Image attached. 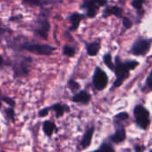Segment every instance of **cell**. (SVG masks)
Returning <instances> with one entry per match:
<instances>
[{
    "label": "cell",
    "mask_w": 152,
    "mask_h": 152,
    "mask_svg": "<svg viewBox=\"0 0 152 152\" xmlns=\"http://www.w3.org/2000/svg\"><path fill=\"white\" fill-rule=\"evenodd\" d=\"M9 46L15 51H27L36 55H44L49 56L51 55L56 47L47 45V44H36L30 41H18V38L14 39L9 44Z\"/></svg>",
    "instance_id": "1"
},
{
    "label": "cell",
    "mask_w": 152,
    "mask_h": 152,
    "mask_svg": "<svg viewBox=\"0 0 152 152\" xmlns=\"http://www.w3.org/2000/svg\"><path fill=\"white\" fill-rule=\"evenodd\" d=\"M139 65V62L137 61L133 60H128V61H121V59L117 56L116 58V63H115V73L116 76V80L114 83L115 87L120 86L124 81L129 77V72L132 69H134Z\"/></svg>",
    "instance_id": "2"
},
{
    "label": "cell",
    "mask_w": 152,
    "mask_h": 152,
    "mask_svg": "<svg viewBox=\"0 0 152 152\" xmlns=\"http://www.w3.org/2000/svg\"><path fill=\"white\" fill-rule=\"evenodd\" d=\"M32 63V58L25 55H13V59L11 63L12 69L13 71L14 77H24L29 75L30 71V66Z\"/></svg>",
    "instance_id": "3"
},
{
    "label": "cell",
    "mask_w": 152,
    "mask_h": 152,
    "mask_svg": "<svg viewBox=\"0 0 152 152\" xmlns=\"http://www.w3.org/2000/svg\"><path fill=\"white\" fill-rule=\"evenodd\" d=\"M47 16V14L45 13L44 10L42 9L39 12V17L34 20V28L32 29L35 36L45 40L47 39V36L51 27Z\"/></svg>",
    "instance_id": "4"
},
{
    "label": "cell",
    "mask_w": 152,
    "mask_h": 152,
    "mask_svg": "<svg viewBox=\"0 0 152 152\" xmlns=\"http://www.w3.org/2000/svg\"><path fill=\"white\" fill-rule=\"evenodd\" d=\"M151 44L152 39L151 38L139 37L133 44L130 49V53L135 56H144L149 53Z\"/></svg>",
    "instance_id": "5"
},
{
    "label": "cell",
    "mask_w": 152,
    "mask_h": 152,
    "mask_svg": "<svg viewBox=\"0 0 152 152\" xmlns=\"http://www.w3.org/2000/svg\"><path fill=\"white\" fill-rule=\"evenodd\" d=\"M108 4V0H83L81 4V8L86 11L88 18L96 17L99 7H102Z\"/></svg>",
    "instance_id": "6"
},
{
    "label": "cell",
    "mask_w": 152,
    "mask_h": 152,
    "mask_svg": "<svg viewBox=\"0 0 152 152\" xmlns=\"http://www.w3.org/2000/svg\"><path fill=\"white\" fill-rule=\"evenodd\" d=\"M93 85L97 90H103L106 88L108 83V77L106 72L99 67H97L95 69L93 77H92Z\"/></svg>",
    "instance_id": "7"
},
{
    "label": "cell",
    "mask_w": 152,
    "mask_h": 152,
    "mask_svg": "<svg viewBox=\"0 0 152 152\" xmlns=\"http://www.w3.org/2000/svg\"><path fill=\"white\" fill-rule=\"evenodd\" d=\"M134 117L136 122L142 128H147L150 124L149 119V111L142 106H136L134 109Z\"/></svg>",
    "instance_id": "8"
},
{
    "label": "cell",
    "mask_w": 152,
    "mask_h": 152,
    "mask_svg": "<svg viewBox=\"0 0 152 152\" xmlns=\"http://www.w3.org/2000/svg\"><path fill=\"white\" fill-rule=\"evenodd\" d=\"M22 3L26 6H39L43 8L44 5L60 4L62 0H22Z\"/></svg>",
    "instance_id": "9"
},
{
    "label": "cell",
    "mask_w": 152,
    "mask_h": 152,
    "mask_svg": "<svg viewBox=\"0 0 152 152\" xmlns=\"http://www.w3.org/2000/svg\"><path fill=\"white\" fill-rule=\"evenodd\" d=\"M124 10L121 7L113 5V6H108L104 9L103 12H102V16L104 18L108 17L110 15H114L117 18L123 19L124 18Z\"/></svg>",
    "instance_id": "10"
},
{
    "label": "cell",
    "mask_w": 152,
    "mask_h": 152,
    "mask_svg": "<svg viewBox=\"0 0 152 152\" xmlns=\"http://www.w3.org/2000/svg\"><path fill=\"white\" fill-rule=\"evenodd\" d=\"M84 18V15L82 14V13H79V12H73L72 13L68 19L71 22V26L69 28V30L70 31H75L78 29L80 24H81V21L82 20V19Z\"/></svg>",
    "instance_id": "11"
},
{
    "label": "cell",
    "mask_w": 152,
    "mask_h": 152,
    "mask_svg": "<svg viewBox=\"0 0 152 152\" xmlns=\"http://www.w3.org/2000/svg\"><path fill=\"white\" fill-rule=\"evenodd\" d=\"M85 46L88 55L96 56L100 50L101 45L99 42H90V43H86Z\"/></svg>",
    "instance_id": "12"
},
{
    "label": "cell",
    "mask_w": 152,
    "mask_h": 152,
    "mask_svg": "<svg viewBox=\"0 0 152 152\" xmlns=\"http://www.w3.org/2000/svg\"><path fill=\"white\" fill-rule=\"evenodd\" d=\"M90 100V95L85 92V91H81L80 93L76 94L73 98V101L74 102H80V103H88Z\"/></svg>",
    "instance_id": "13"
},
{
    "label": "cell",
    "mask_w": 152,
    "mask_h": 152,
    "mask_svg": "<svg viewBox=\"0 0 152 152\" xmlns=\"http://www.w3.org/2000/svg\"><path fill=\"white\" fill-rule=\"evenodd\" d=\"M93 132H94V128H90L89 130L86 131L83 139L82 141V146L83 149H86L90 146V142H91V139H92V135H93Z\"/></svg>",
    "instance_id": "14"
},
{
    "label": "cell",
    "mask_w": 152,
    "mask_h": 152,
    "mask_svg": "<svg viewBox=\"0 0 152 152\" xmlns=\"http://www.w3.org/2000/svg\"><path fill=\"white\" fill-rule=\"evenodd\" d=\"M48 108H49V110H54V111L56 112V118L61 117L65 111L68 110V107H67V106L62 105V104H60V103H56V104H54L53 106L48 107Z\"/></svg>",
    "instance_id": "15"
},
{
    "label": "cell",
    "mask_w": 152,
    "mask_h": 152,
    "mask_svg": "<svg viewBox=\"0 0 152 152\" xmlns=\"http://www.w3.org/2000/svg\"><path fill=\"white\" fill-rule=\"evenodd\" d=\"M43 132L47 136H51L56 129V125L51 121H45L43 123Z\"/></svg>",
    "instance_id": "16"
},
{
    "label": "cell",
    "mask_w": 152,
    "mask_h": 152,
    "mask_svg": "<svg viewBox=\"0 0 152 152\" xmlns=\"http://www.w3.org/2000/svg\"><path fill=\"white\" fill-rule=\"evenodd\" d=\"M125 139V129L117 130L116 132V134L111 136V140L116 143H120V142H124Z\"/></svg>",
    "instance_id": "17"
},
{
    "label": "cell",
    "mask_w": 152,
    "mask_h": 152,
    "mask_svg": "<svg viewBox=\"0 0 152 152\" xmlns=\"http://www.w3.org/2000/svg\"><path fill=\"white\" fill-rule=\"evenodd\" d=\"M103 61L104 63L106 64V66L111 69V70H114L115 69V64L113 63V61H112V56L110 53H106L104 56H103Z\"/></svg>",
    "instance_id": "18"
},
{
    "label": "cell",
    "mask_w": 152,
    "mask_h": 152,
    "mask_svg": "<svg viewBox=\"0 0 152 152\" xmlns=\"http://www.w3.org/2000/svg\"><path fill=\"white\" fill-rule=\"evenodd\" d=\"M4 114H5V117L7 119L11 120L13 123H14V121H15V111H14L13 107H9V108L4 109Z\"/></svg>",
    "instance_id": "19"
},
{
    "label": "cell",
    "mask_w": 152,
    "mask_h": 152,
    "mask_svg": "<svg viewBox=\"0 0 152 152\" xmlns=\"http://www.w3.org/2000/svg\"><path fill=\"white\" fill-rule=\"evenodd\" d=\"M63 54L68 57H73L75 55V49L73 46L65 45L63 47Z\"/></svg>",
    "instance_id": "20"
},
{
    "label": "cell",
    "mask_w": 152,
    "mask_h": 152,
    "mask_svg": "<svg viewBox=\"0 0 152 152\" xmlns=\"http://www.w3.org/2000/svg\"><path fill=\"white\" fill-rule=\"evenodd\" d=\"M144 2H145V0H133L131 2V4L134 9H136L137 11H140V10H142Z\"/></svg>",
    "instance_id": "21"
},
{
    "label": "cell",
    "mask_w": 152,
    "mask_h": 152,
    "mask_svg": "<svg viewBox=\"0 0 152 152\" xmlns=\"http://www.w3.org/2000/svg\"><path fill=\"white\" fill-rule=\"evenodd\" d=\"M0 100H1L2 102H4V103L8 104L10 107H13V108H14V107H15V101H14L13 99L10 98V97L3 96V95H2V96L0 97Z\"/></svg>",
    "instance_id": "22"
},
{
    "label": "cell",
    "mask_w": 152,
    "mask_h": 152,
    "mask_svg": "<svg viewBox=\"0 0 152 152\" xmlns=\"http://www.w3.org/2000/svg\"><path fill=\"white\" fill-rule=\"evenodd\" d=\"M68 86H69V88H70L73 92H75V91H77L78 89H80V85H79L77 82H75L74 80H72V79L68 82Z\"/></svg>",
    "instance_id": "23"
},
{
    "label": "cell",
    "mask_w": 152,
    "mask_h": 152,
    "mask_svg": "<svg viewBox=\"0 0 152 152\" xmlns=\"http://www.w3.org/2000/svg\"><path fill=\"white\" fill-rule=\"evenodd\" d=\"M123 25L125 28H131L133 27V22L129 18L124 17L123 18Z\"/></svg>",
    "instance_id": "24"
},
{
    "label": "cell",
    "mask_w": 152,
    "mask_h": 152,
    "mask_svg": "<svg viewBox=\"0 0 152 152\" xmlns=\"http://www.w3.org/2000/svg\"><path fill=\"white\" fill-rule=\"evenodd\" d=\"M100 150L103 152H114L113 148L109 145V144H103L101 147H100Z\"/></svg>",
    "instance_id": "25"
},
{
    "label": "cell",
    "mask_w": 152,
    "mask_h": 152,
    "mask_svg": "<svg viewBox=\"0 0 152 152\" xmlns=\"http://www.w3.org/2000/svg\"><path fill=\"white\" fill-rule=\"evenodd\" d=\"M50 110H49V108H45V109H42V110H39V116L40 117V118H44V117H46L47 115V113H48V111H49Z\"/></svg>",
    "instance_id": "26"
},
{
    "label": "cell",
    "mask_w": 152,
    "mask_h": 152,
    "mask_svg": "<svg viewBox=\"0 0 152 152\" xmlns=\"http://www.w3.org/2000/svg\"><path fill=\"white\" fill-rule=\"evenodd\" d=\"M147 86L151 89H152V70L151 74H150V76H149V77H148V79H147Z\"/></svg>",
    "instance_id": "27"
},
{
    "label": "cell",
    "mask_w": 152,
    "mask_h": 152,
    "mask_svg": "<svg viewBox=\"0 0 152 152\" xmlns=\"http://www.w3.org/2000/svg\"><path fill=\"white\" fill-rule=\"evenodd\" d=\"M127 118H128V115L126 113H121L116 117V119H126Z\"/></svg>",
    "instance_id": "28"
},
{
    "label": "cell",
    "mask_w": 152,
    "mask_h": 152,
    "mask_svg": "<svg viewBox=\"0 0 152 152\" xmlns=\"http://www.w3.org/2000/svg\"><path fill=\"white\" fill-rule=\"evenodd\" d=\"M6 31H11V30L4 28L1 25V23H0V38L4 36V34H5V32H6Z\"/></svg>",
    "instance_id": "29"
},
{
    "label": "cell",
    "mask_w": 152,
    "mask_h": 152,
    "mask_svg": "<svg viewBox=\"0 0 152 152\" xmlns=\"http://www.w3.org/2000/svg\"><path fill=\"white\" fill-rule=\"evenodd\" d=\"M144 150H145V149H144L143 147H142V146H136V147H135V151H136V152H142Z\"/></svg>",
    "instance_id": "30"
},
{
    "label": "cell",
    "mask_w": 152,
    "mask_h": 152,
    "mask_svg": "<svg viewBox=\"0 0 152 152\" xmlns=\"http://www.w3.org/2000/svg\"><path fill=\"white\" fill-rule=\"evenodd\" d=\"M4 57L0 54V68L2 67V66H4Z\"/></svg>",
    "instance_id": "31"
},
{
    "label": "cell",
    "mask_w": 152,
    "mask_h": 152,
    "mask_svg": "<svg viewBox=\"0 0 152 152\" xmlns=\"http://www.w3.org/2000/svg\"><path fill=\"white\" fill-rule=\"evenodd\" d=\"M2 102H2V101L0 100V110L2 109Z\"/></svg>",
    "instance_id": "32"
},
{
    "label": "cell",
    "mask_w": 152,
    "mask_h": 152,
    "mask_svg": "<svg viewBox=\"0 0 152 152\" xmlns=\"http://www.w3.org/2000/svg\"><path fill=\"white\" fill-rule=\"evenodd\" d=\"M92 152H103V151L99 149V150H98V151H92Z\"/></svg>",
    "instance_id": "33"
},
{
    "label": "cell",
    "mask_w": 152,
    "mask_h": 152,
    "mask_svg": "<svg viewBox=\"0 0 152 152\" xmlns=\"http://www.w3.org/2000/svg\"><path fill=\"white\" fill-rule=\"evenodd\" d=\"M2 96V94H1V89H0V97Z\"/></svg>",
    "instance_id": "34"
},
{
    "label": "cell",
    "mask_w": 152,
    "mask_h": 152,
    "mask_svg": "<svg viewBox=\"0 0 152 152\" xmlns=\"http://www.w3.org/2000/svg\"><path fill=\"white\" fill-rule=\"evenodd\" d=\"M151 152H152V151H151Z\"/></svg>",
    "instance_id": "35"
}]
</instances>
